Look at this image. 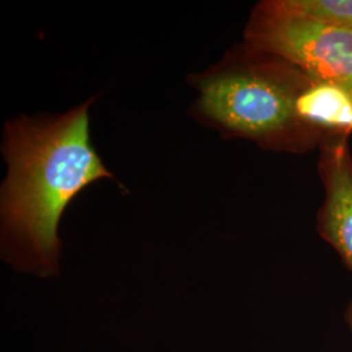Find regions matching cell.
<instances>
[{
  "instance_id": "cell-1",
  "label": "cell",
  "mask_w": 352,
  "mask_h": 352,
  "mask_svg": "<svg viewBox=\"0 0 352 352\" xmlns=\"http://www.w3.org/2000/svg\"><path fill=\"white\" fill-rule=\"evenodd\" d=\"M93 101L58 116L23 115L6 124L1 256L19 270L41 278L59 274L58 228L64 210L85 187L113 179L91 145Z\"/></svg>"
},
{
  "instance_id": "cell-4",
  "label": "cell",
  "mask_w": 352,
  "mask_h": 352,
  "mask_svg": "<svg viewBox=\"0 0 352 352\" xmlns=\"http://www.w3.org/2000/svg\"><path fill=\"white\" fill-rule=\"evenodd\" d=\"M349 135L327 136L320 158L325 200L318 212L320 235L352 270V158Z\"/></svg>"
},
{
  "instance_id": "cell-2",
  "label": "cell",
  "mask_w": 352,
  "mask_h": 352,
  "mask_svg": "<svg viewBox=\"0 0 352 352\" xmlns=\"http://www.w3.org/2000/svg\"><path fill=\"white\" fill-rule=\"evenodd\" d=\"M189 80L199 93L195 118L223 136L289 148L307 135L296 102L309 77L282 59L245 47Z\"/></svg>"
},
{
  "instance_id": "cell-6",
  "label": "cell",
  "mask_w": 352,
  "mask_h": 352,
  "mask_svg": "<svg viewBox=\"0 0 352 352\" xmlns=\"http://www.w3.org/2000/svg\"><path fill=\"white\" fill-rule=\"evenodd\" d=\"M278 8L318 24L352 30V0H274Z\"/></svg>"
},
{
  "instance_id": "cell-5",
  "label": "cell",
  "mask_w": 352,
  "mask_h": 352,
  "mask_svg": "<svg viewBox=\"0 0 352 352\" xmlns=\"http://www.w3.org/2000/svg\"><path fill=\"white\" fill-rule=\"evenodd\" d=\"M296 116L305 133L327 131L329 136L351 135L352 94L309 78L296 102Z\"/></svg>"
},
{
  "instance_id": "cell-3",
  "label": "cell",
  "mask_w": 352,
  "mask_h": 352,
  "mask_svg": "<svg viewBox=\"0 0 352 352\" xmlns=\"http://www.w3.org/2000/svg\"><path fill=\"white\" fill-rule=\"evenodd\" d=\"M245 47L276 56L314 81L337 85L352 94V30L285 12L274 0H267L252 13Z\"/></svg>"
},
{
  "instance_id": "cell-7",
  "label": "cell",
  "mask_w": 352,
  "mask_h": 352,
  "mask_svg": "<svg viewBox=\"0 0 352 352\" xmlns=\"http://www.w3.org/2000/svg\"><path fill=\"white\" fill-rule=\"evenodd\" d=\"M344 321L347 324V327L350 329V331L352 333V300L349 302L346 311H344Z\"/></svg>"
}]
</instances>
